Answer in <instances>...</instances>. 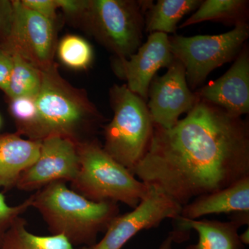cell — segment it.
Returning a JSON list of instances; mask_svg holds the SVG:
<instances>
[{"mask_svg":"<svg viewBox=\"0 0 249 249\" xmlns=\"http://www.w3.org/2000/svg\"><path fill=\"white\" fill-rule=\"evenodd\" d=\"M134 175L181 206L249 177V126L198 98L170 129L155 126Z\"/></svg>","mask_w":249,"mask_h":249,"instance_id":"6da1fadb","label":"cell"},{"mask_svg":"<svg viewBox=\"0 0 249 249\" xmlns=\"http://www.w3.org/2000/svg\"><path fill=\"white\" fill-rule=\"evenodd\" d=\"M34 121L19 135L35 142L59 136L77 144L96 139L106 119L83 89L60 75L55 62L42 70V83L36 97Z\"/></svg>","mask_w":249,"mask_h":249,"instance_id":"7a4b0ae2","label":"cell"},{"mask_svg":"<svg viewBox=\"0 0 249 249\" xmlns=\"http://www.w3.org/2000/svg\"><path fill=\"white\" fill-rule=\"evenodd\" d=\"M31 208L37 210L51 235L65 237L73 247H90L120 214L119 204L94 202L56 181L35 192Z\"/></svg>","mask_w":249,"mask_h":249,"instance_id":"3957f363","label":"cell"},{"mask_svg":"<svg viewBox=\"0 0 249 249\" xmlns=\"http://www.w3.org/2000/svg\"><path fill=\"white\" fill-rule=\"evenodd\" d=\"M79 170L71 189L94 202L138 206L149 188L105 151L97 139L78 144Z\"/></svg>","mask_w":249,"mask_h":249,"instance_id":"277c9868","label":"cell"},{"mask_svg":"<svg viewBox=\"0 0 249 249\" xmlns=\"http://www.w3.org/2000/svg\"><path fill=\"white\" fill-rule=\"evenodd\" d=\"M109 101L114 116L110 122L103 125V147L133 174L147 153L155 124L146 101L131 91L125 84L111 87Z\"/></svg>","mask_w":249,"mask_h":249,"instance_id":"5b68a950","label":"cell"},{"mask_svg":"<svg viewBox=\"0 0 249 249\" xmlns=\"http://www.w3.org/2000/svg\"><path fill=\"white\" fill-rule=\"evenodd\" d=\"M152 1L88 0L80 29L115 58H127L142 45L145 15Z\"/></svg>","mask_w":249,"mask_h":249,"instance_id":"8992f818","label":"cell"},{"mask_svg":"<svg viewBox=\"0 0 249 249\" xmlns=\"http://www.w3.org/2000/svg\"><path fill=\"white\" fill-rule=\"evenodd\" d=\"M249 36L245 24L219 35L175 36L169 41L174 58L184 67L188 86L195 89L217 67L235 60Z\"/></svg>","mask_w":249,"mask_h":249,"instance_id":"52a82bcc","label":"cell"},{"mask_svg":"<svg viewBox=\"0 0 249 249\" xmlns=\"http://www.w3.org/2000/svg\"><path fill=\"white\" fill-rule=\"evenodd\" d=\"M12 1V27L1 48L11 54H18L42 71L49 68L55 62L58 24L28 9L20 0Z\"/></svg>","mask_w":249,"mask_h":249,"instance_id":"ba28073f","label":"cell"},{"mask_svg":"<svg viewBox=\"0 0 249 249\" xmlns=\"http://www.w3.org/2000/svg\"><path fill=\"white\" fill-rule=\"evenodd\" d=\"M130 212L116 216L99 242L82 249H122L132 237L144 230L157 228L165 219L179 217L182 206L153 186Z\"/></svg>","mask_w":249,"mask_h":249,"instance_id":"9c48e42d","label":"cell"},{"mask_svg":"<svg viewBox=\"0 0 249 249\" xmlns=\"http://www.w3.org/2000/svg\"><path fill=\"white\" fill-rule=\"evenodd\" d=\"M78 170V144L69 139L52 136L41 142L38 157L24 170L16 188L35 193L56 181L71 183Z\"/></svg>","mask_w":249,"mask_h":249,"instance_id":"30bf717a","label":"cell"},{"mask_svg":"<svg viewBox=\"0 0 249 249\" xmlns=\"http://www.w3.org/2000/svg\"><path fill=\"white\" fill-rule=\"evenodd\" d=\"M175 60L169 36L163 33H153L129 58L113 57L111 67L118 78L126 81L131 91L146 101L150 85L157 72L163 67L168 68Z\"/></svg>","mask_w":249,"mask_h":249,"instance_id":"8fae6325","label":"cell"},{"mask_svg":"<svg viewBox=\"0 0 249 249\" xmlns=\"http://www.w3.org/2000/svg\"><path fill=\"white\" fill-rule=\"evenodd\" d=\"M147 107L155 126L174 127L181 114L196 106L198 98L187 83L182 64L175 60L163 76H155L150 85Z\"/></svg>","mask_w":249,"mask_h":249,"instance_id":"7c38bea8","label":"cell"},{"mask_svg":"<svg viewBox=\"0 0 249 249\" xmlns=\"http://www.w3.org/2000/svg\"><path fill=\"white\" fill-rule=\"evenodd\" d=\"M199 99L233 117L249 112V52L247 44L222 76L196 91Z\"/></svg>","mask_w":249,"mask_h":249,"instance_id":"4fadbf2b","label":"cell"},{"mask_svg":"<svg viewBox=\"0 0 249 249\" xmlns=\"http://www.w3.org/2000/svg\"><path fill=\"white\" fill-rule=\"evenodd\" d=\"M174 221L176 227L169 232L173 243H182L188 240L191 230L196 231L199 235L197 243L185 249H245V246L239 239L240 227L231 220H188L178 217Z\"/></svg>","mask_w":249,"mask_h":249,"instance_id":"5bb4252c","label":"cell"},{"mask_svg":"<svg viewBox=\"0 0 249 249\" xmlns=\"http://www.w3.org/2000/svg\"><path fill=\"white\" fill-rule=\"evenodd\" d=\"M249 212V177L231 186L195 198L182 206L179 217L196 220L213 214Z\"/></svg>","mask_w":249,"mask_h":249,"instance_id":"9a60e30c","label":"cell"},{"mask_svg":"<svg viewBox=\"0 0 249 249\" xmlns=\"http://www.w3.org/2000/svg\"><path fill=\"white\" fill-rule=\"evenodd\" d=\"M40 145L17 132L0 134V188L9 191L16 188L24 170L38 157Z\"/></svg>","mask_w":249,"mask_h":249,"instance_id":"2e32d148","label":"cell"},{"mask_svg":"<svg viewBox=\"0 0 249 249\" xmlns=\"http://www.w3.org/2000/svg\"><path fill=\"white\" fill-rule=\"evenodd\" d=\"M201 0L152 1L145 15V32L175 34L178 22L186 15L196 11Z\"/></svg>","mask_w":249,"mask_h":249,"instance_id":"e0dca14e","label":"cell"},{"mask_svg":"<svg viewBox=\"0 0 249 249\" xmlns=\"http://www.w3.org/2000/svg\"><path fill=\"white\" fill-rule=\"evenodd\" d=\"M249 1L246 0H205L191 17L179 28H184L206 21H216L224 24H248Z\"/></svg>","mask_w":249,"mask_h":249,"instance_id":"ac0fdd59","label":"cell"},{"mask_svg":"<svg viewBox=\"0 0 249 249\" xmlns=\"http://www.w3.org/2000/svg\"><path fill=\"white\" fill-rule=\"evenodd\" d=\"M22 217L13 223L0 245V249H73L62 235H37L29 231Z\"/></svg>","mask_w":249,"mask_h":249,"instance_id":"d6986e66","label":"cell"},{"mask_svg":"<svg viewBox=\"0 0 249 249\" xmlns=\"http://www.w3.org/2000/svg\"><path fill=\"white\" fill-rule=\"evenodd\" d=\"M13 68L5 96L8 100L36 98L42 83V71L17 53L12 54Z\"/></svg>","mask_w":249,"mask_h":249,"instance_id":"ffe728a7","label":"cell"},{"mask_svg":"<svg viewBox=\"0 0 249 249\" xmlns=\"http://www.w3.org/2000/svg\"><path fill=\"white\" fill-rule=\"evenodd\" d=\"M55 54L62 65L78 71L89 68L93 60V48L89 42L74 34H67L59 41Z\"/></svg>","mask_w":249,"mask_h":249,"instance_id":"44dd1931","label":"cell"},{"mask_svg":"<svg viewBox=\"0 0 249 249\" xmlns=\"http://www.w3.org/2000/svg\"><path fill=\"white\" fill-rule=\"evenodd\" d=\"M8 101L9 112L16 124V132L20 134L35 119L37 109L36 98L22 96Z\"/></svg>","mask_w":249,"mask_h":249,"instance_id":"7402d4cb","label":"cell"},{"mask_svg":"<svg viewBox=\"0 0 249 249\" xmlns=\"http://www.w3.org/2000/svg\"><path fill=\"white\" fill-rule=\"evenodd\" d=\"M31 204L32 196H31L17 206H9L4 195L0 193V245L13 223L31 208Z\"/></svg>","mask_w":249,"mask_h":249,"instance_id":"603a6c76","label":"cell"},{"mask_svg":"<svg viewBox=\"0 0 249 249\" xmlns=\"http://www.w3.org/2000/svg\"><path fill=\"white\" fill-rule=\"evenodd\" d=\"M58 9L70 24L80 27L83 15L88 5V0H56Z\"/></svg>","mask_w":249,"mask_h":249,"instance_id":"cb8c5ba5","label":"cell"},{"mask_svg":"<svg viewBox=\"0 0 249 249\" xmlns=\"http://www.w3.org/2000/svg\"><path fill=\"white\" fill-rule=\"evenodd\" d=\"M24 6L58 24L56 0H20Z\"/></svg>","mask_w":249,"mask_h":249,"instance_id":"d4e9b609","label":"cell"},{"mask_svg":"<svg viewBox=\"0 0 249 249\" xmlns=\"http://www.w3.org/2000/svg\"><path fill=\"white\" fill-rule=\"evenodd\" d=\"M14 18L12 0H0V47L7 42Z\"/></svg>","mask_w":249,"mask_h":249,"instance_id":"484cf974","label":"cell"},{"mask_svg":"<svg viewBox=\"0 0 249 249\" xmlns=\"http://www.w3.org/2000/svg\"><path fill=\"white\" fill-rule=\"evenodd\" d=\"M13 68V55L0 47V90L6 92Z\"/></svg>","mask_w":249,"mask_h":249,"instance_id":"4316f807","label":"cell"},{"mask_svg":"<svg viewBox=\"0 0 249 249\" xmlns=\"http://www.w3.org/2000/svg\"><path fill=\"white\" fill-rule=\"evenodd\" d=\"M231 220L238 224L240 227L249 225V212H236L232 213Z\"/></svg>","mask_w":249,"mask_h":249,"instance_id":"83f0119b","label":"cell"},{"mask_svg":"<svg viewBox=\"0 0 249 249\" xmlns=\"http://www.w3.org/2000/svg\"><path fill=\"white\" fill-rule=\"evenodd\" d=\"M173 241L171 235L168 234L166 238L162 242L158 249H173Z\"/></svg>","mask_w":249,"mask_h":249,"instance_id":"f1b7e54d","label":"cell"},{"mask_svg":"<svg viewBox=\"0 0 249 249\" xmlns=\"http://www.w3.org/2000/svg\"><path fill=\"white\" fill-rule=\"evenodd\" d=\"M239 239H240L241 243L243 245H248L249 244V228L245 231L241 233L240 235L239 234Z\"/></svg>","mask_w":249,"mask_h":249,"instance_id":"f546056e","label":"cell"},{"mask_svg":"<svg viewBox=\"0 0 249 249\" xmlns=\"http://www.w3.org/2000/svg\"><path fill=\"white\" fill-rule=\"evenodd\" d=\"M1 123H2V119H1V116H0V127L1 126Z\"/></svg>","mask_w":249,"mask_h":249,"instance_id":"4dcf8cb0","label":"cell"}]
</instances>
